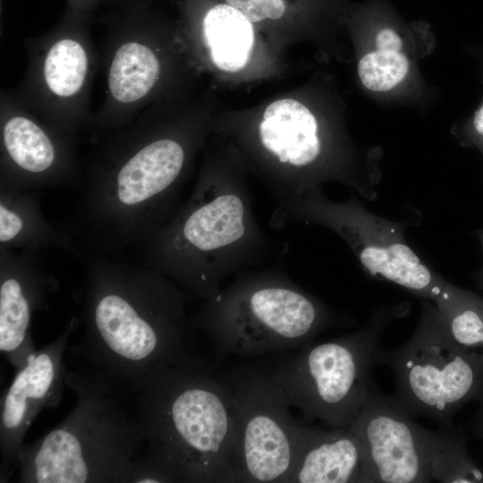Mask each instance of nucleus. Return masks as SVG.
I'll list each match as a JSON object with an SVG mask.
<instances>
[{"label": "nucleus", "instance_id": "1", "mask_svg": "<svg viewBox=\"0 0 483 483\" xmlns=\"http://www.w3.org/2000/svg\"><path fill=\"white\" fill-rule=\"evenodd\" d=\"M65 231L90 252L124 255L176 213L199 131L142 111L122 127L92 133Z\"/></svg>", "mask_w": 483, "mask_h": 483}, {"label": "nucleus", "instance_id": "2", "mask_svg": "<svg viewBox=\"0 0 483 483\" xmlns=\"http://www.w3.org/2000/svg\"><path fill=\"white\" fill-rule=\"evenodd\" d=\"M84 266L82 341L76 352L135 393L154 373L200 357L186 292L166 275L123 255L80 248Z\"/></svg>", "mask_w": 483, "mask_h": 483}, {"label": "nucleus", "instance_id": "3", "mask_svg": "<svg viewBox=\"0 0 483 483\" xmlns=\"http://www.w3.org/2000/svg\"><path fill=\"white\" fill-rule=\"evenodd\" d=\"M132 250L135 262L174 281L190 299L204 301L231 275L261 265L270 243L242 173L209 164L174 216Z\"/></svg>", "mask_w": 483, "mask_h": 483}, {"label": "nucleus", "instance_id": "4", "mask_svg": "<svg viewBox=\"0 0 483 483\" xmlns=\"http://www.w3.org/2000/svg\"><path fill=\"white\" fill-rule=\"evenodd\" d=\"M135 394L144 455L176 483H235L236 418L223 373L200 356L154 373Z\"/></svg>", "mask_w": 483, "mask_h": 483}, {"label": "nucleus", "instance_id": "5", "mask_svg": "<svg viewBox=\"0 0 483 483\" xmlns=\"http://www.w3.org/2000/svg\"><path fill=\"white\" fill-rule=\"evenodd\" d=\"M65 385L76 394L67 417L18 454L21 483H127L143 441L130 393L91 368L69 371Z\"/></svg>", "mask_w": 483, "mask_h": 483}, {"label": "nucleus", "instance_id": "6", "mask_svg": "<svg viewBox=\"0 0 483 483\" xmlns=\"http://www.w3.org/2000/svg\"><path fill=\"white\" fill-rule=\"evenodd\" d=\"M201 302L192 322L223 357L250 359L298 350L323 331L349 324L277 267L241 272Z\"/></svg>", "mask_w": 483, "mask_h": 483}, {"label": "nucleus", "instance_id": "7", "mask_svg": "<svg viewBox=\"0 0 483 483\" xmlns=\"http://www.w3.org/2000/svg\"><path fill=\"white\" fill-rule=\"evenodd\" d=\"M410 310L409 303L378 307L360 329L332 341L308 344L281 359L272 371L288 402L306 422L319 419L348 428L365 403L383 351L386 326Z\"/></svg>", "mask_w": 483, "mask_h": 483}, {"label": "nucleus", "instance_id": "8", "mask_svg": "<svg viewBox=\"0 0 483 483\" xmlns=\"http://www.w3.org/2000/svg\"><path fill=\"white\" fill-rule=\"evenodd\" d=\"M348 428L363 447L372 483H483L462 428L421 427L374 381Z\"/></svg>", "mask_w": 483, "mask_h": 483}, {"label": "nucleus", "instance_id": "9", "mask_svg": "<svg viewBox=\"0 0 483 483\" xmlns=\"http://www.w3.org/2000/svg\"><path fill=\"white\" fill-rule=\"evenodd\" d=\"M380 364L393 371V400L411 417L430 418L442 428L453 427L464 404L483 402V366L453 340L429 300L421 299L412 336L394 350L383 349Z\"/></svg>", "mask_w": 483, "mask_h": 483}, {"label": "nucleus", "instance_id": "10", "mask_svg": "<svg viewBox=\"0 0 483 483\" xmlns=\"http://www.w3.org/2000/svg\"><path fill=\"white\" fill-rule=\"evenodd\" d=\"M92 14L65 9L47 32L24 40L28 64L16 100L52 127L80 139L89 131L90 95L100 64Z\"/></svg>", "mask_w": 483, "mask_h": 483}, {"label": "nucleus", "instance_id": "11", "mask_svg": "<svg viewBox=\"0 0 483 483\" xmlns=\"http://www.w3.org/2000/svg\"><path fill=\"white\" fill-rule=\"evenodd\" d=\"M292 223L331 230L349 245L369 275L402 286L419 299L434 301L446 283L407 244L406 224L374 214L354 196L334 201L320 188L309 191L270 225L281 229Z\"/></svg>", "mask_w": 483, "mask_h": 483}, {"label": "nucleus", "instance_id": "12", "mask_svg": "<svg viewBox=\"0 0 483 483\" xmlns=\"http://www.w3.org/2000/svg\"><path fill=\"white\" fill-rule=\"evenodd\" d=\"M165 39L148 0L121 7L106 17L99 52L105 71V99L93 114L90 132L128 124L163 91Z\"/></svg>", "mask_w": 483, "mask_h": 483}, {"label": "nucleus", "instance_id": "13", "mask_svg": "<svg viewBox=\"0 0 483 483\" xmlns=\"http://www.w3.org/2000/svg\"><path fill=\"white\" fill-rule=\"evenodd\" d=\"M223 374L236 418L235 483H287L301 423L272 369L246 364Z\"/></svg>", "mask_w": 483, "mask_h": 483}, {"label": "nucleus", "instance_id": "14", "mask_svg": "<svg viewBox=\"0 0 483 483\" xmlns=\"http://www.w3.org/2000/svg\"><path fill=\"white\" fill-rule=\"evenodd\" d=\"M79 138L45 123L12 91L0 97V191L78 190L82 172Z\"/></svg>", "mask_w": 483, "mask_h": 483}, {"label": "nucleus", "instance_id": "15", "mask_svg": "<svg viewBox=\"0 0 483 483\" xmlns=\"http://www.w3.org/2000/svg\"><path fill=\"white\" fill-rule=\"evenodd\" d=\"M80 319L72 317L63 333L37 351L16 374L0 402L1 482L17 468L18 454L37 415L56 408L65 385L64 355Z\"/></svg>", "mask_w": 483, "mask_h": 483}, {"label": "nucleus", "instance_id": "16", "mask_svg": "<svg viewBox=\"0 0 483 483\" xmlns=\"http://www.w3.org/2000/svg\"><path fill=\"white\" fill-rule=\"evenodd\" d=\"M57 287L39 253L0 246V351L16 370L38 351L32 318L37 310L47 309Z\"/></svg>", "mask_w": 483, "mask_h": 483}, {"label": "nucleus", "instance_id": "17", "mask_svg": "<svg viewBox=\"0 0 483 483\" xmlns=\"http://www.w3.org/2000/svg\"><path fill=\"white\" fill-rule=\"evenodd\" d=\"M287 483H372L363 447L349 428L301 423Z\"/></svg>", "mask_w": 483, "mask_h": 483}, {"label": "nucleus", "instance_id": "18", "mask_svg": "<svg viewBox=\"0 0 483 483\" xmlns=\"http://www.w3.org/2000/svg\"><path fill=\"white\" fill-rule=\"evenodd\" d=\"M41 191H0V246L38 253L45 249L58 248L78 258L80 247L75 240L44 216Z\"/></svg>", "mask_w": 483, "mask_h": 483}, {"label": "nucleus", "instance_id": "19", "mask_svg": "<svg viewBox=\"0 0 483 483\" xmlns=\"http://www.w3.org/2000/svg\"><path fill=\"white\" fill-rule=\"evenodd\" d=\"M201 31L213 64L237 72L248 63L254 42L251 22L230 4H216L205 13Z\"/></svg>", "mask_w": 483, "mask_h": 483}, {"label": "nucleus", "instance_id": "20", "mask_svg": "<svg viewBox=\"0 0 483 483\" xmlns=\"http://www.w3.org/2000/svg\"><path fill=\"white\" fill-rule=\"evenodd\" d=\"M433 302L453 340L483 366V298L446 281Z\"/></svg>", "mask_w": 483, "mask_h": 483}, {"label": "nucleus", "instance_id": "21", "mask_svg": "<svg viewBox=\"0 0 483 483\" xmlns=\"http://www.w3.org/2000/svg\"><path fill=\"white\" fill-rule=\"evenodd\" d=\"M409 61L400 52L377 50L365 55L358 65L363 85L374 91L393 89L406 76Z\"/></svg>", "mask_w": 483, "mask_h": 483}, {"label": "nucleus", "instance_id": "22", "mask_svg": "<svg viewBox=\"0 0 483 483\" xmlns=\"http://www.w3.org/2000/svg\"><path fill=\"white\" fill-rule=\"evenodd\" d=\"M251 23L280 18L285 11L284 0H225Z\"/></svg>", "mask_w": 483, "mask_h": 483}, {"label": "nucleus", "instance_id": "23", "mask_svg": "<svg viewBox=\"0 0 483 483\" xmlns=\"http://www.w3.org/2000/svg\"><path fill=\"white\" fill-rule=\"evenodd\" d=\"M376 45L378 50L400 52L402 42L400 36L391 28H383L376 35Z\"/></svg>", "mask_w": 483, "mask_h": 483}, {"label": "nucleus", "instance_id": "24", "mask_svg": "<svg viewBox=\"0 0 483 483\" xmlns=\"http://www.w3.org/2000/svg\"><path fill=\"white\" fill-rule=\"evenodd\" d=\"M100 4H102V0H66V8L92 14Z\"/></svg>", "mask_w": 483, "mask_h": 483}, {"label": "nucleus", "instance_id": "25", "mask_svg": "<svg viewBox=\"0 0 483 483\" xmlns=\"http://www.w3.org/2000/svg\"><path fill=\"white\" fill-rule=\"evenodd\" d=\"M470 425L473 434L483 440V402L479 403V407L471 418Z\"/></svg>", "mask_w": 483, "mask_h": 483}, {"label": "nucleus", "instance_id": "26", "mask_svg": "<svg viewBox=\"0 0 483 483\" xmlns=\"http://www.w3.org/2000/svg\"><path fill=\"white\" fill-rule=\"evenodd\" d=\"M479 241L483 250V230L479 233ZM474 281L479 289L483 290V264L479 270L474 275Z\"/></svg>", "mask_w": 483, "mask_h": 483}, {"label": "nucleus", "instance_id": "27", "mask_svg": "<svg viewBox=\"0 0 483 483\" xmlns=\"http://www.w3.org/2000/svg\"><path fill=\"white\" fill-rule=\"evenodd\" d=\"M144 0H102L104 4L119 5L120 8Z\"/></svg>", "mask_w": 483, "mask_h": 483}]
</instances>
